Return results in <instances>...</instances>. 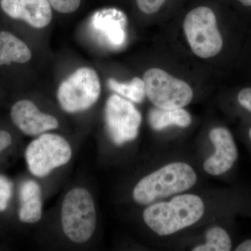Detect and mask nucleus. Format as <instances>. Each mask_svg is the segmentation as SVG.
<instances>
[{
  "instance_id": "obj_17",
  "label": "nucleus",
  "mask_w": 251,
  "mask_h": 251,
  "mask_svg": "<svg viewBox=\"0 0 251 251\" xmlns=\"http://www.w3.org/2000/svg\"><path fill=\"white\" fill-rule=\"evenodd\" d=\"M205 244L198 246L193 251H229L232 243L228 234L220 227H211L206 232Z\"/></svg>"
},
{
  "instance_id": "obj_13",
  "label": "nucleus",
  "mask_w": 251,
  "mask_h": 251,
  "mask_svg": "<svg viewBox=\"0 0 251 251\" xmlns=\"http://www.w3.org/2000/svg\"><path fill=\"white\" fill-rule=\"evenodd\" d=\"M18 219L23 224L39 222L42 217V192L40 185L34 180L23 181L19 188Z\"/></svg>"
},
{
  "instance_id": "obj_23",
  "label": "nucleus",
  "mask_w": 251,
  "mask_h": 251,
  "mask_svg": "<svg viewBox=\"0 0 251 251\" xmlns=\"http://www.w3.org/2000/svg\"><path fill=\"white\" fill-rule=\"evenodd\" d=\"M237 251H251V239L242 243L236 249Z\"/></svg>"
},
{
  "instance_id": "obj_19",
  "label": "nucleus",
  "mask_w": 251,
  "mask_h": 251,
  "mask_svg": "<svg viewBox=\"0 0 251 251\" xmlns=\"http://www.w3.org/2000/svg\"><path fill=\"white\" fill-rule=\"evenodd\" d=\"M51 7L62 14L74 12L80 6L81 0H47Z\"/></svg>"
},
{
  "instance_id": "obj_1",
  "label": "nucleus",
  "mask_w": 251,
  "mask_h": 251,
  "mask_svg": "<svg viewBox=\"0 0 251 251\" xmlns=\"http://www.w3.org/2000/svg\"><path fill=\"white\" fill-rule=\"evenodd\" d=\"M204 205L201 198L192 194L176 196L168 202H160L147 208L143 219L153 232L170 235L192 226L202 218Z\"/></svg>"
},
{
  "instance_id": "obj_2",
  "label": "nucleus",
  "mask_w": 251,
  "mask_h": 251,
  "mask_svg": "<svg viewBox=\"0 0 251 251\" xmlns=\"http://www.w3.org/2000/svg\"><path fill=\"white\" fill-rule=\"evenodd\" d=\"M196 181L197 176L189 165L171 163L140 180L133 189V199L138 204L145 205L187 191Z\"/></svg>"
},
{
  "instance_id": "obj_8",
  "label": "nucleus",
  "mask_w": 251,
  "mask_h": 251,
  "mask_svg": "<svg viewBox=\"0 0 251 251\" xmlns=\"http://www.w3.org/2000/svg\"><path fill=\"white\" fill-rule=\"evenodd\" d=\"M105 120L112 141L122 145L137 138L142 116L131 102L112 94L105 104Z\"/></svg>"
},
{
  "instance_id": "obj_25",
  "label": "nucleus",
  "mask_w": 251,
  "mask_h": 251,
  "mask_svg": "<svg viewBox=\"0 0 251 251\" xmlns=\"http://www.w3.org/2000/svg\"><path fill=\"white\" fill-rule=\"evenodd\" d=\"M249 136H250V138L251 139V128L250 129V131H249Z\"/></svg>"
},
{
  "instance_id": "obj_9",
  "label": "nucleus",
  "mask_w": 251,
  "mask_h": 251,
  "mask_svg": "<svg viewBox=\"0 0 251 251\" xmlns=\"http://www.w3.org/2000/svg\"><path fill=\"white\" fill-rule=\"evenodd\" d=\"M128 20L125 12L116 8H105L94 13L90 27L99 40L110 47H122L126 41Z\"/></svg>"
},
{
  "instance_id": "obj_11",
  "label": "nucleus",
  "mask_w": 251,
  "mask_h": 251,
  "mask_svg": "<svg viewBox=\"0 0 251 251\" xmlns=\"http://www.w3.org/2000/svg\"><path fill=\"white\" fill-rule=\"evenodd\" d=\"M209 138L216 151L204 162V171L214 176L224 174L237 159V149L233 137L227 128L217 127L211 130Z\"/></svg>"
},
{
  "instance_id": "obj_22",
  "label": "nucleus",
  "mask_w": 251,
  "mask_h": 251,
  "mask_svg": "<svg viewBox=\"0 0 251 251\" xmlns=\"http://www.w3.org/2000/svg\"><path fill=\"white\" fill-rule=\"evenodd\" d=\"M13 143L12 136L6 130L0 129V154Z\"/></svg>"
},
{
  "instance_id": "obj_5",
  "label": "nucleus",
  "mask_w": 251,
  "mask_h": 251,
  "mask_svg": "<svg viewBox=\"0 0 251 251\" xmlns=\"http://www.w3.org/2000/svg\"><path fill=\"white\" fill-rule=\"evenodd\" d=\"M25 156L31 174L44 177L55 168L67 164L72 158V150L61 135L43 133L28 145Z\"/></svg>"
},
{
  "instance_id": "obj_4",
  "label": "nucleus",
  "mask_w": 251,
  "mask_h": 251,
  "mask_svg": "<svg viewBox=\"0 0 251 251\" xmlns=\"http://www.w3.org/2000/svg\"><path fill=\"white\" fill-rule=\"evenodd\" d=\"M190 47L198 57L207 59L217 55L224 42L217 27L214 11L206 6H199L190 11L183 24Z\"/></svg>"
},
{
  "instance_id": "obj_7",
  "label": "nucleus",
  "mask_w": 251,
  "mask_h": 251,
  "mask_svg": "<svg viewBox=\"0 0 251 251\" xmlns=\"http://www.w3.org/2000/svg\"><path fill=\"white\" fill-rule=\"evenodd\" d=\"M143 81L146 95L157 108H181L192 100L190 85L162 69H149L144 74Z\"/></svg>"
},
{
  "instance_id": "obj_3",
  "label": "nucleus",
  "mask_w": 251,
  "mask_h": 251,
  "mask_svg": "<svg viewBox=\"0 0 251 251\" xmlns=\"http://www.w3.org/2000/svg\"><path fill=\"white\" fill-rule=\"evenodd\" d=\"M64 233L76 244L92 237L97 225V212L92 195L83 188H74L66 195L61 209Z\"/></svg>"
},
{
  "instance_id": "obj_16",
  "label": "nucleus",
  "mask_w": 251,
  "mask_h": 251,
  "mask_svg": "<svg viewBox=\"0 0 251 251\" xmlns=\"http://www.w3.org/2000/svg\"><path fill=\"white\" fill-rule=\"evenodd\" d=\"M108 84L110 90L134 103H142L146 95L145 82L138 77L126 83L110 78L108 80Z\"/></svg>"
},
{
  "instance_id": "obj_10",
  "label": "nucleus",
  "mask_w": 251,
  "mask_h": 251,
  "mask_svg": "<svg viewBox=\"0 0 251 251\" xmlns=\"http://www.w3.org/2000/svg\"><path fill=\"white\" fill-rule=\"evenodd\" d=\"M10 115L18 129L29 136H37L57 129L59 126L55 117L41 112L29 100H21L15 103L11 107Z\"/></svg>"
},
{
  "instance_id": "obj_24",
  "label": "nucleus",
  "mask_w": 251,
  "mask_h": 251,
  "mask_svg": "<svg viewBox=\"0 0 251 251\" xmlns=\"http://www.w3.org/2000/svg\"><path fill=\"white\" fill-rule=\"evenodd\" d=\"M244 6H251V0H238Z\"/></svg>"
},
{
  "instance_id": "obj_12",
  "label": "nucleus",
  "mask_w": 251,
  "mask_h": 251,
  "mask_svg": "<svg viewBox=\"0 0 251 251\" xmlns=\"http://www.w3.org/2000/svg\"><path fill=\"white\" fill-rule=\"evenodd\" d=\"M0 6L10 18L25 21L34 28L45 27L52 20L47 0H0Z\"/></svg>"
},
{
  "instance_id": "obj_21",
  "label": "nucleus",
  "mask_w": 251,
  "mask_h": 251,
  "mask_svg": "<svg viewBox=\"0 0 251 251\" xmlns=\"http://www.w3.org/2000/svg\"><path fill=\"white\" fill-rule=\"evenodd\" d=\"M237 99L240 105L251 112V88L241 90Z\"/></svg>"
},
{
  "instance_id": "obj_20",
  "label": "nucleus",
  "mask_w": 251,
  "mask_h": 251,
  "mask_svg": "<svg viewBox=\"0 0 251 251\" xmlns=\"http://www.w3.org/2000/svg\"><path fill=\"white\" fill-rule=\"evenodd\" d=\"M166 0H136L140 11L146 14H152L158 11Z\"/></svg>"
},
{
  "instance_id": "obj_14",
  "label": "nucleus",
  "mask_w": 251,
  "mask_h": 251,
  "mask_svg": "<svg viewBox=\"0 0 251 251\" xmlns=\"http://www.w3.org/2000/svg\"><path fill=\"white\" fill-rule=\"evenodd\" d=\"M31 58L27 44L9 31H0V66L24 64Z\"/></svg>"
},
{
  "instance_id": "obj_6",
  "label": "nucleus",
  "mask_w": 251,
  "mask_h": 251,
  "mask_svg": "<svg viewBox=\"0 0 251 251\" xmlns=\"http://www.w3.org/2000/svg\"><path fill=\"white\" fill-rule=\"evenodd\" d=\"M100 94L98 74L90 68L83 67L63 81L57 90V99L64 111L75 113L91 108Z\"/></svg>"
},
{
  "instance_id": "obj_15",
  "label": "nucleus",
  "mask_w": 251,
  "mask_h": 251,
  "mask_svg": "<svg viewBox=\"0 0 251 251\" xmlns=\"http://www.w3.org/2000/svg\"><path fill=\"white\" fill-rule=\"evenodd\" d=\"M149 122L154 130H160L171 126L188 127L191 124V117L182 108H153L149 114Z\"/></svg>"
},
{
  "instance_id": "obj_18",
  "label": "nucleus",
  "mask_w": 251,
  "mask_h": 251,
  "mask_svg": "<svg viewBox=\"0 0 251 251\" xmlns=\"http://www.w3.org/2000/svg\"><path fill=\"white\" fill-rule=\"evenodd\" d=\"M14 184L7 176L0 175V213L7 209L12 198Z\"/></svg>"
}]
</instances>
